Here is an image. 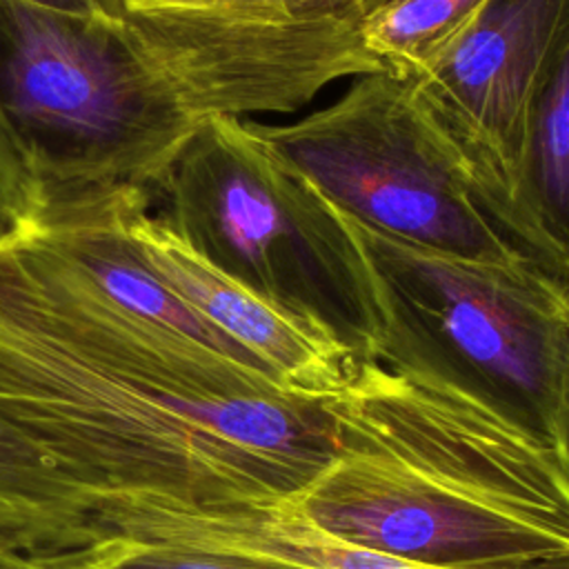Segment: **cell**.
I'll use <instances>...</instances> for the list:
<instances>
[{"instance_id":"6da1fadb","label":"cell","mask_w":569,"mask_h":569,"mask_svg":"<svg viewBox=\"0 0 569 569\" xmlns=\"http://www.w3.org/2000/svg\"><path fill=\"white\" fill-rule=\"evenodd\" d=\"M331 398L116 307L31 229L0 244V418L84 493L284 500L333 458Z\"/></svg>"},{"instance_id":"3957f363","label":"cell","mask_w":569,"mask_h":569,"mask_svg":"<svg viewBox=\"0 0 569 569\" xmlns=\"http://www.w3.org/2000/svg\"><path fill=\"white\" fill-rule=\"evenodd\" d=\"M0 111L42 209L127 193L158 200L200 122L120 16L18 0H0Z\"/></svg>"},{"instance_id":"9a60e30c","label":"cell","mask_w":569,"mask_h":569,"mask_svg":"<svg viewBox=\"0 0 569 569\" xmlns=\"http://www.w3.org/2000/svg\"><path fill=\"white\" fill-rule=\"evenodd\" d=\"M96 545L113 569H309L298 562L267 556L169 542H142L122 536H102Z\"/></svg>"},{"instance_id":"ac0fdd59","label":"cell","mask_w":569,"mask_h":569,"mask_svg":"<svg viewBox=\"0 0 569 569\" xmlns=\"http://www.w3.org/2000/svg\"><path fill=\"white\" fill-rule=\"evenodd\" d=\"M44 569H113L109 565V560L100 553L98 545L93 542L91 547L78 551V553H69V556H60V558H47L40 560Z\"/></svg>"},{"instance_id":"8fae6325","label":"cell","mask_w":569,"mask_h":569,"mask_svg":"<svg viewBox=\"0 0 569 569\" xmlns=\"http://www.w3.org/2000/svg\"><path fill=\"white\" fill-rule=\"evenodd\" d=\"M489 218L527 258L569 284V7L531 100L516 167Z\"/></svg>"},{"instance_id":"7a4b0ae2","label":"cell","mask_w":569,"mask_h":569,"mask_svg":"<svg viewBox=\"0 0 569 569\" xmlns=\"http://www.w3.org/2000/svg\"><path fill=\"white\" fill-rule=\"evenodd\" d=\"M331 405L333 458L280 500L302 522L438 569L569 556V442L376 360H360Z\"/></svg>"},{"instance_id":"ffe728a7","label":"cell","mask_w":569,"mask_h":569,"mask_svg":"<svg viewBox=\"0 0 569 569\" xmlns=\"http://www.w3.org/2000/svg\"><path fill=\"white\" fill-rule=\"evenodd\" d=\"M567 407H569V387H567Z\"/></svg>"},{"instance_id":"ba28073f","label":"cell","mask_w":569,"mask_h":569,"mask_svg":"<svg viewBox=\"0 0 569 569\" xmlns=\"http://www.w3.org/2000/svg\"><path fill=\"white\" fill-rule=\"evenodd\" d=\"M569 0H489L413 91L489 207L505 189ZM409 80V78H407Z\"/></svg>"},{"instance_id":"9c48e42d","label":"cell","mask_w":569,"mask_h":569,"mask_svg":"<svg viewBox=\"0 0 569 569\" xmlns=\"http://www.w3.org/2000/svg\"><path fill=\"white\" fill-rule=\"evenodd\" d=\"M147 198L127 207V224L160 280L202 320L258 360L280 385L309 396H336L358 358L327 331L260 298L193 253Z\"/></svg>"},{"instance_id":"8992f818","label":"cell","mask_w":569,"mask_h":569,"mask_svg":"<svg viewBox=\"0 0 569 569\" xmlns=\"http://www.w3.org/2000/svg\"><path fill=\"white\" fill-rule=\"evenodd\" d=\"M253 127L333 207L371 231L473 260L527 258L487 216L462 160L407 78L356 76L331 104L293 122Z\"/></svg>"},{"instance_id":"2e32d148","label":"cell","mask_w":569,"mask_h":569,"mask_svg":"<svg viewBox=\"0 0 569 569\" xmlns=\"http://www.w3.org/2000/svg\"><path fill=\"white\" fill-rule=\"evenodd\" d=\"M42 209L38 178L0 111V244L27 231Z\"/></svg>"},{"instance_id":"4fadbf2b","label":"cell","mask_w":569,"mask_h":569,"mask_svg":"<svg viewBox=\"0 0 569 569\" xmlns=\"http://www.w3.org/2000/svg\"><path fill=\"white\" fill-rule=\"evenodd\" d=\"M100 538L87 493L0 418V545L47 560L78 553Z\"/></svg>"},{"instance_id":"52a82bcc","label":"cell","mask_w":569,"mask_h":569,"mask_svg":"<svg viewBox=\"0 0 569 569\" xmlns=\"http://www.w3.org/2000/svg\"><path fill=\"white\" fill-rule=\"evenodd\" d=\"M378 0H167L120 18L196 120L293 113L336 80L385 71L362 40Z\"/></svg>"},{"instance_id":"5bb4252c","label":"cell","mask_w":569,"mask_h":569,"mask_svg":"<svg viewBox=\"0 0 569 569\" xmlns=\"http://www.w3.org/2000/svg\"><path fill=\"white\" fill-rule=\"evenodd\" d=\"M489 0H378L362 40L378 64L400 78L422 73Z\"/></svg>"},{"instance_id":"d6986e66","label":"cell","mask_w":569,"mask_h":569,"mask_svg":"<svg viewBox=\"0 0 569 569\" xmlns=\"http://www.w3.org/2000/svg\"><path fill=\"white\" fill-rule=\"evenodd\" d=\"M156 2H167V0H118L120 9H122V7H142V4H156Z\"/></svg>"},{"instance_id":"e0dca14e","label":"cell","mask_w":569,"mask_h":569,"mask_svg":"<svg viewBox=\"0 0 569 569\" xmlns=\"http://www.w3.org/2000/svg\"><path fill=\"white\" fill-rule=\"evenodd\" d=\"M18 2L49 9V11L73 13V16H96V13L120 16L118 0H18Z\"/></svg>"},{"instance_id":"5b68a950","label":"cell","mask_w":569,"mask_h":569,"mask_svg":"<svg viewBox=\"0 0 569 569\" xmlns=\"http://www.w3.org/2000/svg\"><path fill=\"white\" fill-rule=\"evenodd\" d=\"M158 213L204 262L371 360L378 309L347 216L256 131L196 124L164 178Z\"/></svg>"},{"instance_id":"30bf717a","label":"cell","mask_w":569,"mask_h":569,"mask_svg":"<svg viewBox=\"0 0 569 569\" xmlns=\"http://www.w3.org/2000/svg\"><path fill=\"white\" fill-rule=\"evenodd\" d=\"M133 198L144 196L127 193L96 202L47 207L29 229L104 300L269 373L244 349L202 320L151 269L127 224L124 213Z\"/></svg>"},{"instance_id":"277c9868","label":"cell","mask_w":569,"mask_h":569,"mask_svg":"<svg viewBox=\"0 0 569 569\" xmlns=\"http://www.w3.org/2000/svg\"><path fill=\"white\" fill-rule=\"evenodd\" d=\"M347 222L378 309L371 360L569 442V284L529 258L473 260Z\"/></svg>"},{"instance_id":"7c38bea8","label":"cell","mask_w":569,"mask_h":569,"mask_svg":"<svg viewBox=\"0 0 569 569\" xmlns=\"http://www.w3.org/2000/svg\"><path fill=\"white\" fill-rule=\"evenodd\" d=\"M129 527L138 540L147 542L240 551L298 562L309 569H438L338 542L287 511L280 500L198 509L171 500L142 498L131 509ZM487 569H569V556Z\"/></svg>"}]
</instances>
